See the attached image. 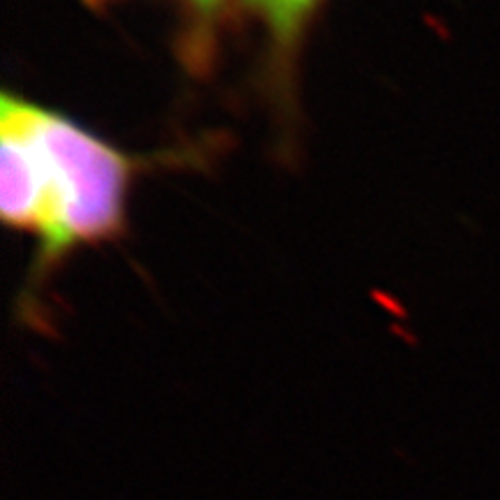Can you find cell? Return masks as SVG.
<instances>
[{"label": "cell", "mask_w": 500, "mask_h": 500, "mask_svg": "<svg viewBox=\"0 0 500 500\" xmlns=\"http://www.w3.org/2000/svg\"><path fill=\"white\" fill-rule=\"evenodd\" d=\"M246 3L262 17L281 61H288L317 0H246Z\"/></svg>", "instance_id": "obj_2"}, {"label": "cell", "mask_w": 500, "mask_h": 500, "mask_svg": "<svg viewBox=\"0 0 500 500\" xmlns=\"http://www.w3.org/2000/svg\"><path fill=\"white\" fill-rule=\"evenodd\" d=\"M90 3H97V0H90ZM194 3H197L202 10H209V8H213V5L218 3V0H194Z\"/></svg>", "instance_id": "obj_3"}, {"label": "cell", "mask_w": 500, "mask_h": 500, "mask_svg": "<svg viewBox=\"0 0 500 500\" xmlns=\"http://www.w3.org/2000/svg\"><path fill=\"white\" fill-rule=\"evenodd\" d=\"M0 146L3 223L40 241V269L123 232L130 186L144 160L10 90L0 102Z\"/></svg>", "instance_id": "obj_1"}]
</instances>
